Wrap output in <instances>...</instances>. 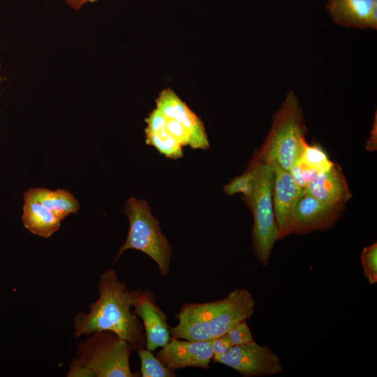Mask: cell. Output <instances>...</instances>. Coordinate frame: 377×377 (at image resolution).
I'll use <instances>...</instances> for the list:
<instances>
[{"label":"cell","instance_id":"6da1fadb","mask_svg":"<svg viewBox=\"0 0 377 377\" xmlns=\"http://www.w3.org/2000/svg\"><path fill=\"white\" fill-rule=\"evenodd\" d=\"M98 297L89 306V312H79L73 319L75 338L94 332L110 331L129 343L133 350L145 347L142 322L132 306L126 284L116 272L108 269L98 282Z\"/></svg>","mask_w":377,"mask_h":377},{"label":"cell","instance_id":"7a4b0ae2","mask_svg":"<svg viewBox=\"0 0 377 377\" xmlns=\"http://www.w3.org/2000/svg\"><path fill=\"white\" fill-rule=\"evenodd\" d=\"M306 133L299 100L290 91L274 114L267 136L253 158L270 164L275 163L289 171L307 145Z\"/></svg>","mask_w":377,"mask_h":377},{"label":"cell","instance_id":"3957f363","mask_svg":"<svg viewBox=\"0 0 377 377\" xmlns=\"http://www.w3.org/2000/svg\"><path fill=\"white\" fill-rule=\"evenodd\" d=\"M249 166L253 169L255 180L252 191L244 199L253 217L252 249L255 257L265 267L279 240L272 200L274 170L272 164L253 158Z\"/></svg>","mask_w":377,"mask_h":377},{"label":"cell","instance_id":"277c9868","mask_svg":"<svg viewBox=\"0 0 377 377\" xmlns=\"http://www.w3.org/2000/svg\"><path fill=\"white\" fill-rule=\"evenodd\" d=\"M129 221V230L114 263L126 250H138L150 257L158 265L160 274L166 276L170 271L172 247L163 234L159 223L144 200L131 197L124 207Z\"/></svg>","mask_w":377,"mask_h":377},{"label":"cell","instance_id":"5b68a950","mask_svg":"<svg viewBox=\"0 0 377 377\" xmlns=\"http://www.w3.org/2000/svg\"><path fill=\"white\" fill-rule=\"evenodd\" d=\"M80 342L72 362L90 371L94 377H133L130 367L132 348L110 331L94 332Z\"/></svg>","mask_w":377,"mask_h":377},{"label":"cell","instance_id":"8992f818","mask_svg":"<svg viewBox=\"0 0 377 377\" xmlns=\"http://www.w3.org/2000/svg\"><path fill=\"white\" fill-rule=\"evenodd\" d=\"M155 102L167 128L183 147L201 149L209 147L202 121L172 89H163Z\"/></svg>","mask_w":377,"mask_h":377},{"label":"cell","instance_id":"52a82bcc","mask_svg":"<svg viewBox=\"0 0 377 377\" xmlns=\"http://www.w3.org/2000/svg\"><path fill=\"white\" fill-rule=\"evenodd\" d=\"M214 362L229 367L244 377H265L279 374L283 368L279 357L269 346L255 341L232 346L226 353L213 357Z\"/></svg>","mask_w":377,"mask_h":377},{"label":"cell","instance_id":"ba28073f","mask_svg":"<svg viewBox=\"0 0 377 377\" xmlns=\"http://www.w3.org/2000/svg\"><path fill=\"white\" fill-rule=\"evenodd\" d=\"M213 339L228 332L238 323L251 318L256 306L252 294L236 288L225 298L206 302Z\"/></svg>","mask_w":377,"mask_h":377},{"label":"cell","instance_id":"9c48e42d","mask_svg":"<svg viewBox=\"0 0 377 377\" xmlns=\"http://www.w3.org/2000/svg\"><path fill=\"white\" fill-rule=\"evenodd\" d=\"M134 312L141 319L145 334V348L154 351L170 341V327L165 313L156 304V296L150 290H129Z\"/></svg>","mask_w":377,"mask_h":377},{"label":"cell","instance_id":"30bf717a","mask_svg":"<svg viewBox=\"0 0 377 377\" xmlns=\"http://www.w3.org/2000/svg\"><path fill=\"white\" fill-rule=\"evenodd\" d=\"M272 200L278 238L282 239L293 233L295 209L303 189L293 179L290 172L275 163Z\"/></svg>","mask_w":377,"mask_h":377},{"label":"cell","instance_id":"8fae6325","mask_svg":"<svg viewBox=\"0 0 377 377\" xmlns=\"http://www.w3.org/2000/svg\"><path fill=\"white\" fill-rule=\"evenodd\" d=\"M214 353L210 341H188L170 338L156 354L158 360L175 371L186 367L208 369Z\"/></svg>","mask_w":377,"mask_h":377},{"label":"cell","instance_id":"7c38bea8","mask_svg":"<svg viewBox=\"0 0 377 377\" xmlns=\"http://www.w3.org/2000/svg\"><path fill=\"white\" fill-rule=\"evenodd\" d=\"M345 204H331L303 194L294 215L292 234H305L332 228L340 219Z\"/></svg>","mask_w":377,"mask_h":377},{"label":"cell","instance_id":"4fadbf2b","mask_svg":"<svg viewBox=\"0 0 377 377\" xmlns=\"http://www.w3.org/2000/svg\"><path fill=\"white\" fill-rule=\"evenodd\" d=\"M326 9L337 24L377 28V0H328Z\"/></svg>","mask_w":377,"mask_h":377},{"label":"cell","instance_id":"5bb4252c","mask_svg":"<svg viewBox=\"0 0 377 377\" xmlns=\"http://www.w3.org/2000/svg\"><path fill=\"white\" fill-rule=\"evenodd\" d=\"M303 194L331 204H346L352 197L341 168L335 163L318 172L303 188Z\"/></svg>","mask_w":377,"mask_h":377},{"label":"cell","instance_id":"9a60e30c","mask_svg":"<svg viewBox=\"0 0 377 377\" xmlns=\"http://www.w3.org/2000/svg\"><path fill=\"white\" fill-rule=\"evenodd\" d=\"M176 318L177 325L170 327L172 338L188 341H210L213 339L206 302L185 304Z\"/></svg>","mask_w":377,"mask_h":377},{"label":"cell","instance_id":"2e32d148","mask_svg":"<svg viewBox=\"0 0 377 377\" xmlns=\"http://www.w3.org/2000/svg\"><path fill=\"white\" fill-rule=\"evenodd\" d=\"M146 143L165 156L177 159L183 156L182 145L170 133L162 113L156 108L145 119Z\"/></svg>","mask_w":377,"mask_h":377},{"label":"cell","instance_id":"e0dca14e","mask_svg":"<svg viewBox=\"0 0 377 377\" xmlns=\"http://www.w3.org/2000/svg\"><path fill=\"white\" fill-rule=\"evenodd\" d=\"M22 223L31 233L47 238L57 232L62 221L38 201L24 198Z\"/></svg>","mask_w":377,"mask_h":377},{"label":"cell","instance_id":"ac0fdd59","mask_svg":"<svg viewBox=\"0 0 377 377\" xmlns=\"http://www.w3.org/2000/svg\"><path fill=\"white\" fill-rule=\"evenodd\" d=\"M24 198L38 201L61 220L71 214L77 213L80 208V204L73 194L64 189L30 188L24 193Z\"/></svg>","mask_w":377,"mask_h":377},{"label":"cell","instance_id":"d6986e66","mask_svg":"<svg viewBox=\"0 0 377 377\" xmlns=\"http://www.w3.org/2000/svg\"><path fill=\"white\" fill-rule=\"evenodd\" d=\"M139 355L141 369L140 374L142 377H175V371L166 367L156 356H154L153 351L140 347L137 350Z\"/></svg>","mask_w":377,"mask_h":377},{"label":"cell","instance_id":"ffe728a7","mask_svg":"<svg viewBox=\"0 0 377 377\" xmlns=\"http://www.w3.org/2000/svg\"><path fill=\"white\" fill-rule=\"evenodd\" d=\"M318 172L328 170L333 165L325 151L318 145H306L298 160Z\"/></svg>","mask_w":377,"mask_h":377},{"label":"cell","instance_id":"44dd1931","mask_svg":"<svg viewBox=\"0 0 377 377\" xmlns=\"http://www.w3.org/2000/svg\"><path fill=\"white\" fill-rule=\"evenodd\" d=\"M255 180L253 169L249 166L247 170L241 175L234 177L228 184L223 186V191L228 195L238 193L244 197L249 195L253 190Z\"/></svg>","mask_w":377,"mask_h":377},{"label":"cell","instance_id":"7402d4cb","mask_svg":"<svg viewBox=\"0 0 377 377\" xmlns=\"http://www.w3.org/2000/svg\"><path fill=\"white\" fill-rule=\"evenodd\" d=\"M363 274L370 285L377 282V244L364 247L360 254Z\"/></svg>","mask_w":377,"mask_h":377},{"label":"cell","instance_id":"603a6c76","mask_svg":"<svg viewBox=\"0 0 377 377\" xmlns=\"http://www.w3.org/2000/svg\"><path fill=\"white\" fill-rule=\"evenodd\" d=\"M232 346L248 343L254 341L246 320H244L226 333Z\"/></svg>","mask_w":377,"mask_h":377},{"label":"cell","instance_id":"cb8c5ba5","mask_svg":"<svg viewBox=\"0 0 377 377\" xmlns=\"http://www.w3.org/2000/svg\"><path fill=\"white\" fill-rule=\"evenodd\" d=\"M293 179L295 183L302 189L311 182L318 173L312 170L300 161H297L289 170Z\"/></svg>","mask_w":377,"mask_h":377},{"label":"cell","instance_id":"d4e9b609","mask_svg":"<svg viewBox=\"0 0 377 377\" xmlns=\"http://www.w3.org/2000/svg\"><path fill=\"white\" fill-rule=\"evenodd\" d=\"M211 344L214 356L226 353L232 346L226 334L212 339Z\"/></svg>","mask_w":377,"mask_h":377},{"label":"cell","instance_id":"484cf974","mask_svg":"<svg viewBox=\"0 0 377 377\" xmlns=\"http://www.w3.org/2000/svg\"><path fill=\"white\" fill-rule=\"evenodd\" d=\"M377 125H376V114L375 115V121L370 133V137L367 142L366 149L369 151H374L376 149L377 143Z\"/></svg>","mask_w":377,"mask_h":377},{"label":"cell","instance_id":"4316f807","mask_svg":"<svg viewBox=\"0 0 377 377\" xmlns=\"http://www.w3.org/2000/svg\"><path fill=\"white\" fill-rule=\"evenodd\" d=\"M96 0H75L74 7L78 8L87 2H93Z\"/></svg>","mask_w":377,"mask_h":377},{"label":"cell","instance_id":"83f0119b","mask_svg":"<svg viewBox=\"0 0 377 377\" xmlns=\"http://www.w3.org/2000/svg\"><path fill=\"white\" fill-rule=\"evenodd\" d=\"M68 2H69L73 6H74L75 0H66Z\"/></svg>","mask_w":377,"mask_h":377}]
</instances>
